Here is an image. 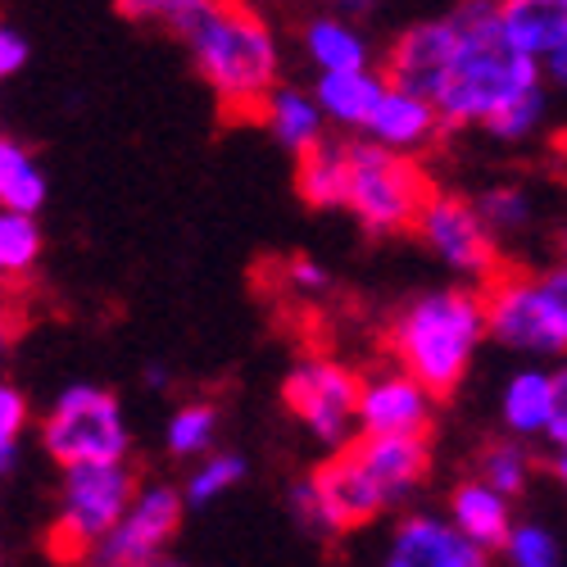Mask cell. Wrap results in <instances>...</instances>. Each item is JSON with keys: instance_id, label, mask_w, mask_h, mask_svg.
<instances>
[{"instance_id": "1", "label": "cell", "mask_w": 567, "mask_h": 567, "mask_svg": "<svg viewBox=\"0 0 567 567\" xmlns=\"http://www.w3.org/2000/svg\"><path fill=\"white\" fill-rule=\"evenodd\" d=\"M450 23H454V51L432 96L441 127H482L517 91L545 82L536 60H527L504 41L495 0H454Z\"/></svg>"}, {"instance_id": "2", "label": "cell", "mask_w": 567, "mask_h": 567, "mask_svg": "<svg viewBox=\"0 0 567 567\" xmlns=\"http://www.w3.org/2000/svg\"><path fill=\"white\" fill-rule=\"evenodd\" d=\"M177 37L227 114H255L281 82V41L250 0H205Z\"/></svg>"}, {"instance_id": "3", "label": "cell", "mask_w": 567, "mask_h": 567, "mask_svg": "<svg viewBox=\"0 0 567 567\" xmlns=\"http://www.w3.org/2000/svg\"><path fill=\"white\" fill-rule=\"evenodd\" d=\"M482 341H486L482 296L472 287H441V291L413 296L391 318V332H386L395 368L417 377L436 400L463 386V377L482 354Z\"/></svg>"}, {"instance_id": "4", "label": "cell", "mask_w": 567, "mask_h": 567, "mask_svg": "<svg viewBox=\"0 0 567 567\" xmlns=\"http://www.w3.org/2000/svg\"><path fill=\"white\" fill-rule=\"evenodd\" d=\"M486 337L513 354H563L567 350V268L495 272L482 281Z\"/></svg>"}, {"instance_id": "5", "label": "cell", "mask_w": 567, "mask_h": 567, "mask_svg": "<svg viewBox=\"0 0 567 567\" xmlns=\"http://www.w3.org/2000/svg\"><path fill=\"white\" fill-rule=\"evenodd\" d=\"M436 192L417 155H395L377 141H350L346 146V200L341 209L354 214V223L368 236H400L413 231L417 209Z\"/></svg>"}, {"instance_id": "6", "label": "cell", "mask_w": 567, "mask_h": 567, "mask_svg": "<svg viewBox=\"0 0 567 567\" xmlns=\"http://www.w3.org/2000/svg\"><path fill=\"white\" fill-rule=\"evenodd\" d=\"M136 472L127 458L114 463H69L60 482V504L51 523V549L64 563H82V554L96 545L136 495Z\"/></svg>"}, {"instance_id": "7", "label": "cell", "mask_w": 567, "mask_h": 567, "mask_svg": "<svg viewBox=\"0 0 567 567\" xmlns=\"http://www.w3.org/2000/svg\"><path fill=\"white\" fill-rule=\"evenodd\" d=\"M41 445L60 467L69 463H114L132 454L123 404L105 386H69L41 417Z\"/></svg>"}, {"instance_id": "8", "label": "cell", "mask_w": 567, "mask_h": 567, "mask_svg": "<svg viewBox=\"0 0 567 567\" xmlns=\"http://www.w3.org/2000/svg\"><path fill=\"white\" fill-rule=\"evenodd\" d=\"M359 382L363 377L350 363H341L332 354H309V359L291 363L287 382H281V404H287V413L318 445L341 450L346 441L359 436V427H354Z\"/></svg>"}, {"instance_id": "9", "label": "cell", "mask_w": 567, "mask_h": 567, "mask_svg": "<svg viewBox=\"0 0 567 567\" xmlns=\"http://www.w3.org/2000/svg\"><path fill=\"white\" fill-rule=\"evenodd\" d=\"M182 513H186V504H182V491L173 482L136 486V495L127 499L123 517L82 554V563L86 567H146L177 536Z\"/></svg>"}, {"instance_id": "10", "label": "cell", "mask_w": 567, "mask_h": 567, "mask_svg": "<svg viewBox=\"0 0 567 567\" xmlns=\"http://www.w3.org/2000/svg\"><path fill=\"white\" fill-rule=\"evenodd\" d=\"M413 231L422 236V246L436 255L454 277L463 281H486L499 272V241L486 231L477 205L454 192H432L427 205L417 209Z\"/></svg>"}, {"instance_id": "11", "label": "cell", "mask_w": 567, "mask_h": 567, "mask_svg": "<svg viewBox=\"0 0 567 567\" xmlns=\"http://www.w3.org/2000/svg\"><path fill=\"white\" fill-rule=\"evenodd\" d=\"M499 422L517 441H545L554 477L567 472V377L563 368L527 363L499 391Z\"/></svg>"}, {"instance_id": "12", "label": "cell", "mask_w": 567, "mask_h": 567, "mask_svg": "<svg viewBox=\"0 0 567 567\" xmlns=\"http://www.w3.org/2000/svg\"><path fill=\"white\" fill-rule=\"evenodd\" d=\"M436 422V395L409 377L404 368H386L359 382V436H427Z\"/></svg>"}, {"instance_id": "13", "label": "cell", "mask_w": 567, "mask_h": 567, "mask_svg": "<svg viewBox=\"0 0 567 567\" xmlns=\"http://www.w3.org/2000/svg\"><path fill=\"white\" fill-rule=\"evenodd\" d=\"M309 486L322 504V517H327V532L341 536V532H363L372 527L382 513H391L386 495L377 491V482L363 472V463L354 458L350 441L341 450L327 454L313 472H309Z\"/></svg>"}, {"instance_id": "14", "label": "cell", "mask_w": 567, "mask_h": 567, "mask_svg": "<svg viewBox=\"0 0 567 567\" xmlns=\"http://www.w3.org/2000/svg\"><path fill=\"white\" fill-rule=\"evenodd\" d=\"M499 32L513 51L536 60L549 91L567 82V0H495Z\"/></svg>"}, {"instance_id": "15", "label": "cell", "mask_w": 567, "mask_h": 567, "mask_svg": "<svg viewBox=\"0 0 567 567\" xmlns=\"http://www.w3.org/2000/svg\"><path fill=\"white\" fill-rule=\"evenodd\" d=\"M382 567H491V554L472 545L445 513H404L386 536Z\"/></svg>"}, {"instance_id": "16", "label": "cell", "mask_w": 567, "mask_h": 567, "mask_svg": "<svg viewBox=\"0 0 567 567\" xmlns=\"http://www.w3.org/2000/svg\"><path fill=\"white\" fill-rule=\"evenodd\" d=\"M450 51H454V23L450 14L441 19H417L409 23L395 45L386 51V82L391 86H404V91H417V96H436V86L445 78V64H450Z\"/></svg>"}, {"instance_id": "17", "label": "cell", "mask_w": 567, "mask_h": 567, "mask_svg": "<svg viewBox=\"0 0 567 567\" xmlns=\"http://www.w3.org/2000/svg\"><path fill=\"white\" fill-rule=\"evenodd\" d=\"M350 450L363 463L368 477L377 482V491L386 495L391 508L413 499L432 472L427 436H359V441H350Z\"/></svg>"}, {"instance_id": "18", "label": "cell", "mask_w": 567, "mask_h": 567, "mask_svg": "<svg viewBox=\"0 0 567 567\" xmlns=\"http://www.w3.org/2000/svg\"><path fill=\"white\" fill-rule=\"evenodd\" d=\"M441 118H436V105L427 96H417V91H404V86H391L377 96L368 123H363V136L377 141V146H386L395 155H417L427 151L432 141L441 136Z\"/></svg>"}, {"instance_id": "19", "label": "cell", "mask_w": 567, "mask_h": 567, "mask_svg": "<svg viewBox=\"0 0 567 567\" xmlns=\"http://www.w3.org/2000/svg\"><path fill=\"white\" fill-rule=\"evenodd\" d=\"M259 123L268 127V136L287 155H305L309 146H318V141L327 136V118L313 101V91L291 86V82H277L259 101Z\"/></svg>"}, {"instance_id": "20", "label": "cell", "mask_w": 567, "mask_h": 567, "mask_svg": "<svg viewBox=\"0 0 567 567\" xmlns=\"http://www.w3.org/2000/svg\"><path fill=\"white\" fill-rule=\"evenodd\" d=\"M450 523L472 540V545H482L486 554H495L508 536V527L517 523L513 517V499L499 495L495 486H486L482 477H467L450 491Z\"/></svg>"}, {"instance_id": "21", "label": "cell", "mask_w": 567, "mask_h": 567, "mask_svg": "<svg viewBox=\"0 0 567 567\" xmlns=\"http://www.w3.org/2000/svg\"><path fill=\"white\" fill-rule=\"evenodd\" d=\"M305 60L313 64V73H346V69H368L372 64V41L354 28V19L346 14H313L300 32Z\"/></svg>"}, {"instance_id": "22", "label": "cell", "mask_w": 567, "mask_h": 567, "mask_svg": "<svg viewBox=\"0 0 567 567\" xmlns=\"http://www.w3.org/2000/svg\"><path fill=\"white\" fill-rule=\"evenodd\" d=\"M382 91H386V78L368 64V69H346V73H318L313 101H318L327 123H337L346 132H363Z\"/></svg>"}, {"instance_id": "23", "label": "cell", "mask_w": 567, "mask_h": 567, "mask_svg": "<svg viewBox=\"0 0 567 567\" xmlns=\"http://www.w3.org/2000/svg\"><path fill=\"white\" fill-rule=\"evenodd\" d=\"M296 192L313 209H341V200H346V141L322 136L318 146L296 155Z\"/></svg>"}, {"instance_id": "24", "label": "cell", "mask_w": 567, "mask_h": 567, "mask_svg": "<svg viewBox=\"0 0 567 567\" xmlns=\"http://www.w3.org/2000/svg\"><path fill=\"white\" fill-rule=\"evenodd\" d=\"M45 196H51V182H45V168L37 164V155L23 141L0 136V209L41 214Z\"/></svg>"}, {"instance_id": "25", "label": "cell", "mask_w": 567, "mask_h": 567, "mask_svg": "<svg viewBox=\"0 0 567 567\" xmlns=\"http://www.w3.org/2000/svg\"><path fill=\"white\" fill-rule=\"evenodd\" d=\"M246 477H250V463L236 454V450H209V454L196 458V467L186 472V482L177 491H182V504L186 508H209L223 495H231Z\"/></svg>"}, {"instance_id": "26", "label": "cell", "mask_w": 567, "mask_h": 567, "mask_svg": "<svg viewBox=\"0 0 567 567\" xmlns=\"http://www.w3.org/2000/svg\"><path fill=\"white\" fill-rule=\"evenodd\" d=\"M554 114V91L545 82H532L527 91H517L508 105H499L482 127L495 136V141H508V146H523V141L540 136L545 123Z\"/></svg>"}, {"instance_id": "27", "label": "cell", "mask_w": 567, "mask_h": 567, "mask_svg": "<svg viewBox=\"0 0 567 567\" xmlns=\"http://www.w3.org/2000/svg\"><path fill=\"white\" fill-rule=\"evenodd\" d=\"M486 223V231L495 236V241H508V236H527L536 227V200L527 186H517V182H495L486 186V192L472 200Z\"/></svg>"}, {"instance_id": "28", "label": "cell", "mask_w": 567, "mask_h": 567, "mask_svg": "<svg viewBox=\"0 0 567 567\" xmlns=\"http://www.w3.org/2000/svg\"><path fill=\"white\" fill-rule=\"evenodd\" d=\"M477 477H482L486 486H495L499 495L517 499V495L532 486V477H536V454H532L523 441H517V436L491 441V445L477 454Z\"/></svg>"}, {"instance_id": "29", "label": "cell", "mask_w": 567, "mask_h": 567, "mask_svg": "<svg viewBox=\"0 0 567 567\" xmlns=\"http://www.w3.org/2000/svg\"><path fill=\"white\" fill-rule=\"evenodd\" d=\"M41 227L37 214H14V209H0V287L6 281H23L37 259H41Z\"/></svg>"}, {"instance_id": "30", "label": "cell", "mask_w": 567, "mask_h": 567, "mask_svg": "<svg viewBox=\"0 0 567 567\" xmlns=\"http://www.w3.org/2000/svg\"><path fill=\"white\" fill-rule=\"evenodd\" d=\"M218 409L205 404V400H192V404H182L173 409L168 417V427H164V445L173 458H200L209 450H218Z\"/></svg>"}, {"instance_id": "31", "label": "cell", "mask_w": 567, "mask_h": 567, "mask_svg": "<svg viewBox=\"0 0 567 567\" xmlns=\"http://www.w3.org/2000/svg\"><path fill=\"white\" fill-rule=\"evenodd\" d=\"M495 554H504L508 567H563V545L545 523H513Z\"/></svg>"}, {"instance_id": "32", "label": "cell", "mask_w": 567, "mask_h": 567, "mask_svg": "<svg viewBox=\"0 0 567 567\" xmlns=\"http://www.w3.org/2000/svg\"><path fill=\"white\" fill-rule=\"evenodd\" d=\"M28 422H32V404L28 395L0 377V482L19 467L23 454V436H28Z\"/></svg>"}, {"instance_id": "33", "label": "cell", "mask_w": 567, "mask_h": 567, "mask_svg": "<svg viewBox=\"0 0 567 567\" xmlns=\"http://www.w3.org/2000/svg\"><path fill=\"white\" fill-rule=\"evenodd\" d=\"M287 508H291V517H296V523H300L309 536H332V532H327V517H322V504H318L309 477L291 482V491H287Z\"/></svg>"}, {"instance_id": "34", "label": "cell", "mask_w": 567, "mask_h": 567, "mask_svg": "<svg viewBox=\"0 0 567 567\" xmlns=\"http://www.w3.org/2000/svg\"><path fill=\"white\" fill-rule=\"evenodd\" d=\"M287 281H291V291H300V296H327L332 291V272H327L322 264H313V259H291L287 264Z\"/></svg>"}, {"instance_id": "35", "label": "cell", "mask_w": 567, "mask_h": 567, "mask_svg": "<svg viewBox=\"0 0 567 567\" xmlns=\"http://www.w3.org/2000/svg\"><path fill=\"white\" fill-rule=\"evenodd\" d=\"M28 64V41L10 23H0V82H10Z\"/></svg>"}, {"instance_id": "36", "label": "cell", "mask_w": 567, "mask_h": 567, "mask_svg": "<svg viewBox=\"0 0 567 567\" xmlns=\"http://www.w3.org/2000/svg\"><path fill=\"white\" fill-rule=\"evenodd\" d=\"M114 6H118L123 19H136V23L155 19V23H159V14L168 10V0H114Z\"/></svg>"}, {"instance_id": "37", "label": "cell", "mask_w": 567, "mask_h": 567, "mask_svg": "<svg viewBox=\"0 0 567 567\" xmlns=\"http://www.w3.org/2000/svg\"><path fill=\"white\" fill-rule=\"evenodd\" d=\"M332 14H346V19H359V14H372L382 0H322Z\"/></svg>"}, {"instance_id": "38", "label": "cell", "mask_w": 567, "mask_h": 567, "mask_svg": "<svg viewBox=\"0 0 567 567\" xmlns=\"http://www.w3.org/2000/svg\"><path fill=\"white\" fill-rule=\"evenodd\" d=\"M14 332H19V322H14V313H6L0 309V359L10 354V346H14Z\"/></svg>"}, {"instance_id": "39", "label": "cell", "mask_w": 567, "mask_h": 567, "mask_svg": "<svg viewBox=\"0 0 567 567\" xmlns=\"http://www.w3.org/2000/svg\"><path fill=\"white\" fill-rule=\"evenodd\" d=\"M146 382H151V386H155V391H164V386H168V372H164V368H159V363H155V368H151V372H146Z\"/></svg>"}, {"instance_id": "40", "label": "cell", "mask_w": 567, "mask_h": 567, "mask_svg": "<svg viewBox=\"0 0 567 567\" xmlns=\"http://www.w3.org/2000/svg\"><path fill=\"white\" fill-rule=\"evenodd\" d=\"M146 567H186V563H177V558H164V554H159V558H155V563H146Z\"/></svg>"}]
</instances>
